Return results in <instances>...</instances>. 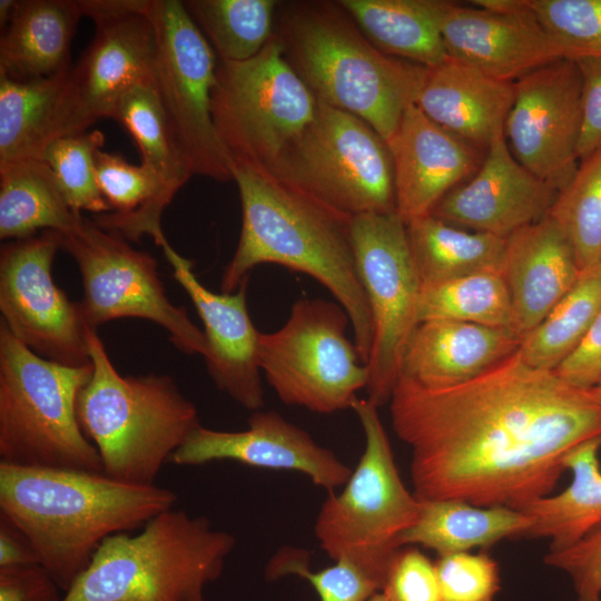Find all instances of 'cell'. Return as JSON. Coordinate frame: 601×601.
Listing matches in <instances>:
<instances>
[{
	"mask_svg": "<svg viewBox=\"0 0 601 601\" xmlns=\"http://www.w3.org/2000/svg\"><path fill=\"white\" fill-rule=\"evenodd\" d=\"M388 403L420 500L522 511L551 493L573 449L601 437L594 391L529 365L519 349L449 387L400 376Z\"/></svg>",
	"mask_w": 601,
	"mask_h": 601,
	"instance_id": "obj_1",
	"label": "cell"
},
{
	"mask_svg": "<svg viewBox=\"0 0 601 601\" xmlns=\"http://www.w3.org/2000/svg\"><path fill=\"white\" fill-rule=\"evenodd\" d=\"M234 180L242 203V231L223 272L221 292H236L260 264L309 275L346 311L355 346L366 364L373 325L351 240V219L265 168L234 162Z\"/></svg>",
	"mask_w": 601,
	"mask_h": 601,
	"instance_id": "obj_2",
	"label": "cell"
},
{
	"mask_svg": "<svg viewBox=\"0 0 601 601\" xmlns=\"http://www.w3.org/2000/svg\"><path fill=\"white\" fill-rule=\"evenodd\" d=\"M176 501L170 489L126 483L102 472L0 462V515L27 536L63 592L105 539L141 529Z\"/></svg>",
	"mask_w": 601,
	"mask_h": 601,
	"instance_id": "obj_3",
	"label": "cell"
},
{
	"mask_svg": "<svg viewBox=\"0 0 601 601\" xmlns=\"http://www.w3.org/2000/svg\"><path fill=\"white\" fill-rule=\"evenodd\" d=\"M276 35L319 101L359 117L386 144L415 104L428 71L376 48L338 2L295 7Z\"/></svg>",
	"mask_w": 601,
	"mask_h": 601,
	"instance_id": "obj_4",
	"label": "cell"
},
{
	"mask_svg": "<svg viewBox=\"0 0 601 601\" xmlns=\"http://www.w3.org/2000/svg\"><path fill=\"white\" fill-rule=\"evenodd\" d=\"M87 339L92 374L77 401L80 426L102 473L155 485L165 462L200 425L198 411L168 375L119 374L96 328H88Z\"/></svg>",
	"mask_w": 601,
	"mask_h": 601,
	"instance_id": "obj_5",
	"label": "cell"
},
{
	"mask_svg": "<svg viewBox=\"0 0 601 601\" xmlns=\"http://www.w3.org/2000/svg\"><path fill=\"white\" fill-rule=\"evenodd\" d=\"M235 545L206 516L171 508L105 539L61 601H206Z\"/></svg>",
	"mask_w": 601,
	"mask_h": 601,
	"instance_id": "obj_6",
	"label": "cell"
},
{
	"mask_svg": "<svg viewBox=\"0 0 601 601\" xmlns=\"http://www.w3.org/2000/svg\"><path fill=\"white\" fill-rule=\"evenodd\" d=\"M91 374V363L70 366L39 356L1 322L0 462L102 472L77 415Z\"/></svg>",
	"mask_w": 601,
	"mask_h": 601,
	"instance_id": "obj_7",
	"label": "cell"
},
{
	"mask_svg": "<svg viewBox=\"0 0 601 601\" xmlns=\"http://www.w3.org/2000/svg\"><path fill=\"white\" fill-rule=\"evenodd\" d=\"M365 435V450L339 494L323 503L315 522L321 548L335 561L348 560L381 590L400 548L398 541L417 520L421 501L405 487L377 406L356 398L351 407Z\"/></svg>",
	"mask_w": 601,
	"mask_h": 601,
	"instance_id": "obj_8",
	"label": "cell"
},
{
	"mask_svg": "<svg viewBox=\"0 0 601 601\" xmlns=\"http://www.w3.org/2000/svg\"><path fill=\"white\" fill-rule=\"evenodd\" d=\"M332 211H396L386 141L359 117L318 100L314 120L267 169Z\"/></svg>",
	"mask_w": 601,
	"mask_h": 601,
	"instance_id": "obj_9",
	"label": "cell"
},
{
	"mask_svg": "<svg viewBox=\"0 0 601 601\" xmlns=\"http://www.w3.org/2000/svg\"><path fill=\"white\" fill-rule=\"evenodd\" d=\"M318 99L277 35L245 61L218 60L211 115L234 162L269 169L314 120Z\"/></svg>",
	"mask_w": 601,
	"mask_h": 601,
	"instance_id": "obj_10",
	"label": "cell"
},
{
	"mask_svg": "<svg viewBox=\"0 0 601 601\" xmlns=\"http://www.w3.org/2000/svg\"><path fill=\"white\" fill-rule=\"evenodd\" d=\"M348 323L338 303L299 298L280 328L259 333V367L282 402L322 414L352 407L368 374Z\"/></svg>",
	"mask_w": 601,
	"mask_h": 601,
	"instance_id": "obj_11",
	"label": "cell"
},
{
	"mask_svg": "<svg viewBox=\"0 0 601 601\" xmlns=\"http://www.w3.org/2000/svg\"><path fill=\"white\" fill-rule=\"evenodd\" d=\"M157 42L155 85L175 146L193 175L234 179L211 115L217 56L183 1L149 0Z\"/></svg>",
	"mask_w": 601,
	"mask_h": 601,
	"instance_id": "obj_12",
	"label": "cell"
},
{
	"mask_svg": "<svg viewBox=\"0 0 601 601\" xmlns=\"http://www.w3.org/2000/svg\"><path fill=\"white\" fill-rule=\"evenodd\" d=\"M61 248L79 268L83 287L79 304L88 326L97 328L119 318L148 319L161 326L180 352L205 356L204 332L185 307L167 297L150 254L132 248L85 216L61 234Z\"/></svg>",
	"mask_w": 601,
	"mask_h": 601,
	"instance_id": "obj_13",
	"label": "cell"
},
{
	"mask_svg": "<svg viewBox=\"0 0 601 601\" xmlns=\"http://www.w3.org/2000/svg\"><path fill=\"white\" fill-rule=\"evenodd\" d=\"M349 233L373 325L365 390L367 400L380 407L390 402L406 344L418 324L421 280L406 223L396 211L353 217Z\"/></svg>",
	"mask_w": 601,
	"mask_h": 601,
	"instance_id": "obj_14",
	"label": "cell"
},
{
	"mask_svg": "<svg viewBox=\"0 0 601 601\" xmlns=\"http://www.w3.org/2000/svg\"><path fill=\"white\" fill-rule=\"evenodd\" d=\"M58 248H61V234L56 230H43L1 246V322L41 357L70 366L88 365L90 326L79 302L70 300L52 277Z\"/></svg>",
	"mask_w": 601,
	"mask_h": 601,
	"instance_id": "obj_15",
	"label": "cell"
},
{
	"mask_svg": "<svg viewBox=\"0 0 601 601\" xmlns=\"http://www.w3.org/2000/svg\"><path fill=\"white\" fill-rule=\"evenodd\" d=\"M581 75L574 60L559 59L514 82L504 136L515 159L558 193L578 166Z\"/></svg>",
	"mask_w": 601,
	"mask_h": 601,
	"instance_id": "obj_16",
	"label": "cell"
},
{
	"mask_svg": "<svg viewBox=\"0 0 601 601\" xmlns=\"http://www.w3.org/2000/svg\"><path fill=\"white\" fill-rule=\"evenodd\" d=\"M144 10L96 22V33L71 69L65 136L108 117L131 88L155 80L156 35Z\"/></svg>",
	"mask_w": 601,
	"mask_h": 601,
	"instance_id": "obj_17",
	"label": "cell"
},
{
	"mask_svg": "<svg viewBox=\"0 0 601 601\" xmlns=\"http://www.w3.org/2000/svg\"><path fill=\"white\" fill-rule=\"evenodd\" d=\"M224 460L299 472L329 493L345 484L352 474L333 451L317 444L306 431L275 411H255L245 431H218L199 425L170 459L177 465Z\"/></svg>",
	"mask_w": 601,
	"mask_h": 601,
	"instance_id": "obj_18",
	"label": "cell"
},
{
	"mask_svg": "<svg viewBox=\"0 0 601 601\" xmlns=\"http://www.w3.org/2000/svg\"><path fill=\"white\" fill-rule=\"evenodd\" d=\"M558 191L523 167L499 131L476 173L430 215L453 226L506 238L546 216Z\"/></svg>",
	"mask_w": 601,
	"mask_h": 601,
	"instance_id": "obj_19",
	"label": "cell"
},
{
	"mask_svg": "<svg viewBox=\"0 0 601 601\" xmlns=\"http://www.w3.org/2000/svg\"><path fill=\"white\" fill-rule=\"evenodd\" d=\"M162 252L173 275L190 297L204 325L208 374L217 388L243 407L259 411L264 403L258 362L259 333L247 308L246 283L233 293H215L193 272V263L167 242Z\"/></svg>",
	"mask_w": 601,
	"mask_h": 601,
	"instance_id": "obj_20",
	"label": "cell"
},
{
	"mask_svg": "<svg viewBox=\"0 0 601 601\" xmlns=\"http://www.w3.org/2000/svg\"><path fill=\"white\" fill-rule=\"evenodd\" d=\"M436 13L449 57L495 79L515 82L535 69L563 59L530 7L509 14L436 0Z\"/></svg>",
	"mask_w": 601,
	"mask_h": 601,
	"instance_id": "obj_21",
	"label": "cell"
},
{
	"mask_svg": "<svg viewBox=\"0 0 601 601\" xmlns=\"http://www.w3.org/2000/svg\"><path fill=\"white\" fill-rule=\"evenodd\" d=\"M394 169L396 213L407 221L430 215L452 189L479 169V148L410 105L387 142Z\"/></svg>",
	"mask_w": 601,
	"mask_h": 601,
	"instance_id": "obj_22",
	"label": "cell"
},
{
	"mask_svg": "<svg viewBox=\"0 0 601 601\" xmlns=\"http://www.w3.org/2000/svg\"><path fill=\"white\" fill-rule=\"evenodd\" d=\"M501 273L513 312L512 329L522 338L578 282L573 247L550 216L505 238Z\"/></svg>",
	"mask_w": 601,
	"mask_h": 601,
	"instance_id": "obj_23",
	"label": "cell"
},
{
	"mask_svg": "<svg viewBox=\"0 0 601 601\" xmlns=\"http://www.w3.org/2000/svg\"><path fill=\"white\" fill-rule=\"evenodd\" d=\"M521 339L508 327L424 321L406 344L401 376L431 388L457 385L515 353Z\"/></svg>",
	"mask_w": 601,
	"mask_h": 601,
	"instance_id": "obj_24",
	"label": "cell"
},
{
	"mask_svg": "<svg viewBox=\"0 0 601 601\" xmlns=\"http://www.w3.org/2000/svg\"><path fill=\"white\" fill-rule=\"evenodd\" d=\"M514 82L449 58L428 68L415 105L431 120L475 147L487 148L504 129Z\"/></svg>",
	"mask_w": 601,
	"mask_h": 601,
	"instance_id": "obj_25",
	"label": "cell"
},
{
	"mask_svg": "<svg viewBox=\"0 0 601 601\" xmlns=\"http://www.w3.org/2000/svg\"><path fill=\"white\" fill-rule=\"evenodd\" d=\"M81 18L79 0H18L0 38V75L29 80L70 69Z\"/></svg>",
	"mask_w": 601,
	"mask_h": 601,
	"instance_id": "obj_26",
	"label": "cell"
},
{
	"mask_svg": "<svg viewBox=\"0 0 601 601\" xmlns=\"http://www.w3.org/2000/svg\"><path fill=\"white\" fill-rule=\"evenodd\" d=\"M71 69L29 80L0 75V167L42 159L65 137Z\"/></svg>",
	"mask_w": 601,
	"mask_h": 601,
	"instance_id": "obj_27",
	"label": "cell"
},
{
	"mask_svg": "<svg viewBox=\"0 0 601 601\" xmlns=\"http://www.w3.org/2000/svg\"><path fill=\"white\" fill-rule=\"evenodd\" d=\"M95 165L109 211L92 220L125 239L138 242L149 235L161 247L167 242L161 215L176 193L149 167L131 165L119 155L99 149Z\"/></svg>",
	"mask_w": 601,
	"mask_h": 601,
	"instance_id": "obj_28",
	"label": "cell"
},
{
	"mask_svg": "<svg viewBox=\"0 0 601 601\" xmlns=\"http://www.w3.org/2000/svg\"><path fill=\"white\" fill-rule=\"evenodd\" d=\"M416 522L400 538V548L421 544L439 555L489 548L505 538L525 536L531 519L505 506H477L455 500H420Z\"/></svg>",
	"mask_w": 601,
	"mask_h": 601,
	"instance_id": "obj_29",
	"label": "cell"
},
{
	"mask_svg": "<svg viewBox=\"0 0 601 601\" xmlns=\"http://www.w3.org/2000/svg\"><path fill=\"white\" fill-rule=\"evenodd\" d=\"M601 437L585 441L564 457L572 472L570 485L556 495L535 500L522 511L531 519L525 536L550 539V550H562L601 525Z\"/></svg>",
	"mask_w": 601,
	"mask_h": 601,
	"instance_id": "obj_30",
	"label": "cell"
},
{
	"mask_svg": "<svg viewBox=\"0 0 601 601\" xmlns=\"http://www.w3.org/2000/svg\"><path fill=\"white\" fill-rule=\"evenodd\" d=\"M362 33L381 51L434 68L450 57L437 22L436 0H342Z\"/></svg>",
	"mask_w": 601,
	"mask_h": 601,
	"instance_id": "obj_31",
	"label": "cell"
},
{
	"mask_svg": "<svg viewBox=\"0 0 601 601\" xmlns=\"http://www.w3.org/2000/svg\"><path fill=\"white\" fill-rule=\"evenodd\" d=\"M82 214L67 204L56 177L43 159H27L0 167V238L17 240L72 229Z\"/></svg>",
	"mask_w": 601,
	"mask_h": 601,
	"instance_id": "obj_32",
	"label": "cell"
},
{
	"mask_svg": "<svg viewBox=\"0 0 601 601\" xmlns=\"http://www.w3.org/2000/svg\"><path fill=\"white\" fill-rule=\"evenodd\" d=\"M405 223L421 286L481 272H501L505 238L460 228L432 215Z\"/></svg>",
	"mask_w": 601,
	"mask_h": 601,
	"instance_id": "obj_33",
	"label": "cell"
},
{
	"mask_svg": "<svg viewBox=\"0 0 601 601\" xmlns=\"http://www.w3.org/2000/svg\"><path fill=\"white\" fill-rule=\"evenodd\" d=\"M601 313V262L581 273L574 286L529 333L519 352L529 365L554 371L577 347Z\"/></svg>",
	"mask_w": 601,
	"mask_h": 601,
	"instance_id": "obj_34",
	"label": "cell"
},
{
	"mask_svg": "<svg viewBox=\"0 0 601 601\" xmlns=\"http://www.w3.org/2000/svg\"><path fill=\"white\" fill-rule=\"evenodd\" d=\"M191 19L218 60L245 61L258 55L274 36V0H187Z\"/></svg>",
	"mask_w": 601,
	"mask_h": 601,
	"instance_id": "obj_35",
	"label": "cell"
},
{
	"mask_svg": "<svg viewBox=\"0 0 601 601\" xmlns=\"http://www.w3.org/2000/svg\"><path fill=\"white\" fill-rule=\"evenodd\" d=\"M418 323L452 319L491 327L513 326L510 293L499 270L422 285L417 306Z\"/></svg>",
	"mask_w": 601,
	"mask_h": 601,
	"instance_id": "obj_36",
	"label": "cell"
},
{
	"mask_svg": "<svg viewBox=\"0 0 601 601\" xmlns=\"http://www.w3.org/2000/svg\"><path fill=\"white\" fill-rule=\"evenodd\" d=\"M109 118L130 134L140 151L141 164L161 177L171 190L177 193L193 176L173 140L155 80L125 92Z\"/></svg>",
	"mask_w": 601,
	"mask_h": 601,
	"instance_id": "obj_37",
	"label": "cell"
},
{
	"mask_svg": "<svg viewBox=\"0 0 601 601\" xmlns=\"http://www.w3.org/2000/svg\"><path fill=\"white\" fill-rule=\"evenodd\" d=\"M546 215L566 234L581 272L601 262V147L580 160Z\"/></svg>",
	"mask_w": 601,
	"mask_h": 601,
	"instance_id": "obj_38",
	"label": "cell"
},
{
	"mask_svg": "<svg viewBox=\"0 0 601 601\" xmlns=\"http://www.w3.org/2000/svg\"><path fill=\"white\" fill-rule=\"evenodd\" d=\"M104 134L95 130L53 140L42 159L51 168L69 207L96 215L109 211L97 181L95 158L104 145Z\"/></svg>",
	"mask_w": 601,
	"mask_h": 601,
	"instance_id": "obj_39",
	"label": "cell"
},
{
	"mask_svg": "<svg viewBox=\"0 0 601 601\" xmlns=\"http://www.w3.org/2000/svg\"><path fill=\"white\" fill-rule=\"evenodd\" d=\"M564 59L601 57V0H528Z\"/></svg>",
	"mask_w": 601,
	"mask_h": 601,
	"instance_id": "obj_40",
	"label": "cell"
},
{
	"mask_svg": "<svg viewBox=\"0 0 601 601\" xmlns=\"http://www.w3.org/2000/svg\"><path fill=\"white\" fill-rule=\"evenodd\" d=\"M319 571L309 568L308 553L295 548L279 550L268 562L265 574L269 580L294 574L307 580L321 601H368L381 585L348 560H337Z\"/></svg>",
	"mask_w": 601,
	"mask_h": 601,
	"instance_id": "obj_41",
	"label": "cell"
},
{
	"mask_svg": "<svg viewBox=\"0 0 601 601\" xmlns=\"http://www.w3.org/2000/svg\"><path fill=\"white\" fill-rule=\"evenodd\" d=\"M434 566L442 601H493L500 589L499 565L486 553L439 555Z\"/></svg>",
	"mask_w": 601,
	"mask_h": 601,
	"instance_id": "obj_42",
	"label": "cell"
},
{
	"mask_svg": "<svg viewBox=\"0 0 601 601\" xmlns=\"http://www.w3.org/2000/svg\"><path fill=\"white\" fill-rule=\"evenodd\" d=\"M381 592L387 601H442L434 563L417 549H398Z\"/></svg>",
	"mask_w": 601,
	"mask_h": 601,
	"instance_id": "obj_43",
	"label": "cell"
},
{
	"mask_svg": "<svg viewBox=\"0 0 601 601\" xmlns=\"http://www.w3.org/2000/svg\"><path fill=\"white\" fill-rule=\"evenodd\" d=\"M544 562L571 577L577 601H600L601 525L568 548L549 551Z\"/></svg>",
	"mask_w": 601,
	"mask_h": 601,
	"instance_id": "obj_44",
	"label": "cell"
},
{
	"mask_svg": "<svg viewBox=\"0 0 601 601\" xmlns=\"http://www.w3.org/2000/svg\"><path fill=\"white\" fill-rule=\"evenodd\" d=\"M581 75L579 160L601 147V57L574 60Z\"/></svg>",
	"mask_w": 601,
	"mask_h": 601,
	"instance_id": "obj_45",
	"label": "cell"
},
{
	"mask_svg": "<svg viewBox=\"0 0 601 601\" xmlns=\"http://www.w3.org/2000/svg\"><path fill=\"white\" fill-rule=\"evenodd\" d=\"M60 590L40 564L0 568V601H61Z\"/></svg>",
	"mask_w": 601,
	"mask_h": 601,
	"instance_id": "obj_46",
	"label": "cell"
},
{
	"mask_svg": "<svg viewBox=\"0 0 601 601\" xmlns=\"http://www.w3.org/2000/svg\"><path fill=\"white\" fill-rule=\"evenodd\" d=\"M553 372L574 387L589 390L595 385L601 377V313Z\"/></svg>",
	"mask_w": 601,
	"mask_h": 601,
	"instance_id": "obj_47",
	"label": "cell"
},
{
	"mask_svg": "<svg viewBox=\"0 0 601 601\" xmlns=\"http://www.w3.org/2000/svg\"><path fill=\"white\" fill-rule=\"evenodd\" d=\"M39 564L27 536L8 519L0 515V568Z\"/></svg>",
	"mask_w": 601,
	"mask_h": 601,
	"instance_id": "obj_48",
	"label": "cell"
},
{
	"mask_svg": "<svg viewBox=\"0 0 601 601\" xmlns=\"http://www.w3.org/2000/svg\"><path fill=\"white\" fill-rule=\"evenodd\" d=\"M82 17L99 22L134 11L144 10L148 0H79Z\"/></svg>",
	"mask_w": 601,
	"mask_h": 601,
	"instance_id": "obj_49",
	"label": "cell"
},
{
	"mask_svg": "<svg viewBox=\"0 0 601 601\" xmlns=\"http://www.w3.org/2000/svg\"><path fill=\"white\" fill-rule=\"evenodd\" d=\"M18 0H1L0 1V24L1 29L6 27L10 21L16 8Z\"/></svg>",
	"mask_w": 601,
	"mask_h": 601,
	"instance_id": "obj_50",
	"label": "cell"
},
{
	"mask_svg": "<svg viewBox=\"0 0 601 601\" xmlns=\"http://www.w3.org/2000/svg\"><path fill=\"white\" fill-rule=\"evenodd\" d=\"M368 601H387L385 599V597L383 595V593L380 591V592H376L375 594H373Z\"/></svg>",
	"mask_w": 601,
	"mask_h": 601,
	"instance_id": "obj_51",
	"label": "cell"
},
{
	"mask_svg": "<svg viewBox=\"0 0 601 601\" xmlns=\"http://www.w3.org/2000/svg\"><path fill=\"white\" fill-rule=\"evenodd\" d=\"M592 390H593L594 393L598 395V397L601 400V377H600L599 381L595 383V385L592 387Z\"/></svg>",
	"mask_w": 601,
	"mask_h": 601,
	"instance_id": "obj_52",
	"label": "cell"
}]
</instances>
